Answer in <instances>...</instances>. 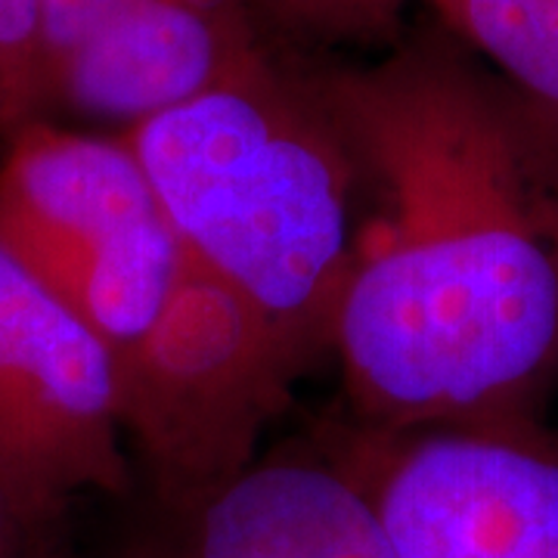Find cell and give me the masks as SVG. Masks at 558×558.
<instances>
[{"label":"cell","mask_w":558,"mask_h":558,"mask_svg":"<svg viewBox=\"0 0 558 558\" xmlns=\"http://www.w3.org/2000/svg\"><path fill=\"white\" fill-rule=\"evenodd\" d=\"M119 134L186 258L223 282L299 369L332 344L360 178L307 78L264 53Z\"/></svg>","instance_id":"obj_2"},{"label":"cell","mask_w":558,"mask_h":558,"mask_svg":"<svg viewBox=\"0 0 558 558\" xmlns=\"http://www.w3.org/2000/svg\"><path fill=\"white\" fill-rule=\"evenodd\" d=\"M140 558H395L357 478L336 453L255 459L199 502L168 512Z\"/></svg>","instance_id":"obj_8"},{"label":"cell","mask_w":558,"mask_h":558,"mask_svg":"<svg viewBox=\"0 0 558 558\" xmlns=\"http://www.w3.org/2000/svg\"><path fill=\"white\" fill-rule=\"evenodd\" d=\"M28 558H44V556H40V549H38V553H32V556H28ZM140 558V556H137Z\"/></svg>","instance_id":"obj_14"},{"label":"cell","mask_w":558,"mask_h":558,"mask_svg":"<svg viewBox=\"0 0 558 558\" xmlns=\"http://www.w3.org/2000/svg\"><path fill=\"white\" fill-rule=\"evenodd\" d=\"M32 553H38V549H32V543L25 539L7 499L0 494V558H28Z\"/></svg>","instance_id":"obj_13"},{"label":"cell","mask_w":558,"mask_h":558,"mask_svg":"<svg viewBox=\"0 0 558 558\" xmlns=\"http://www.w3.org/2000/svg\"><path fill=\"white\" fill-rule=\"evenodd\" d=\"M112 360L121 432L137 444L165 512L255 462L264 422L301 373L274 332L190 258L153 326Z\"/></svg>","instance_id":"obj_4"},{"label":"cell","mask_w":558,"mask_h":558,"mask_svg":"<svg viewBox=\"0 0 558 558\" xmlns=\"http://www.w3.org/2000/svg\"><path fill=\"white\" fill-rule=\"evenodd\" d=\"M457 38L558 121V0H428Z\"/></svg>","instance_id":"obj_9"},{"label":"cell","mask_w":558,"mask_h":558,"mask_svg":"<svg viewBox=\"0 0 558 558\" xmlns=\"http://www.w3.org/2000/svg\"><path fill=\"white\" fill-rule=\"evenodd\" d=\"M336 457L395 558H558V450L531 422L366 432Z\"/></svg>","instance_id":"obj_6"},{"label":"cell","mask_w":558,"mask_h":558,"mask_svg":"<svg viewBox=\"0 0 558 558\" xmlns=\"http://www.w3.org/2000/svg\"><path fill=\"white\" fill-rule=\"evenodd\" d=\"M0 156V245L119 354L159 317L186 252L131 146L32 119Z\"/></svg>","instance_id":"obj_3"},{"label":"cell","mask_w":558,"mask_h":558,"mask_svg":"<svg viewBox=\"0 0 558 558\" xmlns=\"http://www.w3.org/2000/svg\"><path fill=\"white\" fill-rule=\"evenodd\" d=\"M121 0H38V62L44 87V116L47 90L69 60L102 28Z\"/></svg>","instance_id":"obj_12"},{"label":"cell","mask_w":558,"mask_h":558,"mask_svg":"<svg viewBox=\"0 0 558 558\" xmlns=\"http://www.w3.org/2000/svg\"><path fill=\"white\" fill-rule=\"evenodd\" d=\"M248 0H121L47 90V119L75 112L121 131L174 109L264 57Z\"/></svg>","instance_id":"obj_7"},{"label":"cell","mask_w":558,"mask_h":558,"mask_svg":"<svg viewBox=\"0 0 558 558\" xmlns=\"http://www.w3.org/2000/svg\"><path fill=\"white\" fill-rule=\"evenodd\" d=\"M116 360L0 245V494L32 549L90 490L124 494Z\"/></svg>","instance_id":"obj_5"},{"label":"cell","mask_w":558,"mask_h":558,"mask_svg":"<svg viewBox=\"0 0 558 558\" xmlns=\"http://www.w3.org/2000/svg\"><path fill=\"white\" fill-rule=\"evenodd\" d=\"M307 84L373 193L332 326L366 432L527 422L558 379V121L435 38Z\"/></svg>","instance_id":"obj_1"},{"label":"cell","mask_w":558,"mask_h":558,"mask_svg":"<svg viewBox=\"0 0 558 558\" xmlns=\"http://www.w3.org/2000/svg\"><path fill=\"white\" fill-rule=\"evenodd\" d=\"M44 116L38 0H0V137Z\"/></svg>","instance_id":"obj_10"},{"label":"cell","mask_w":558,"mask_h":558,"mask_svg":"<svg viewBox=\"0 0 558 558\" xmlns=\"http://www.w3.org/2000/svg\"><path fill=\"white\" fill-rule=\"evenodd\" d=\"M282 32L299 38L341 40L381 35L410 0H248Z\"/></svg>","instance_id":"obj_11"}]
</instances>
